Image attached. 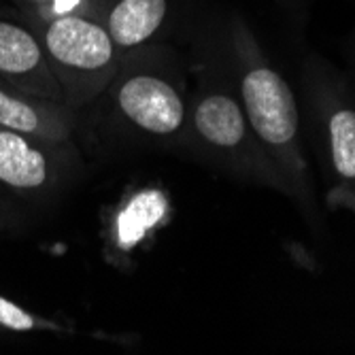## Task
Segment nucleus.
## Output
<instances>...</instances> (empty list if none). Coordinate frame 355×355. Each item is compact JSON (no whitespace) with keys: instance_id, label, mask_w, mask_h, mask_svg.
Listing matches in <instances>:
<instances>
[{"instance_id":"nucleus-10","label":"nucleus","mask_w":355,"mask_h":355,"mask_svg":"<svg viewBox=\"0 0 355 355\" xmlns=\"http://www.w3.org/2000/svg\"><path fill=\"white\" fill-rule=\"evenodd\" d=\"M328 137H330V153L336 173L355 181V111L338 109L332 113L328 121Z\"/></svg>"},{"instance_id":"nucleus-11","label":"nucleus","mask_w":355,"mask_h":355,"mask_svg":"<svg viewBox=\"0 0 355 355\" xmlns=\"http://www.w3.org/2000/svg\"><path fill=\"white\" fill-rule=\"evenodd\" d=\"M103 0H43L35 9L30 11H19L32 26L47 24L51 19L60 17H71V15H81V17H92L98 21V11H101Z\"/></svg>"},{"instance_id":"nucleus-2","label":"nucleus","mask_w":355,"mask_h":355,"mask_svg":"<svg viewBox=\"0 0 355 355\" xmlns=\"http://www.w3.org/2000/svg\"><path fill=\"white\" fill-rule=\"evenodd\" d=\"M73 111L101 98L119 71L121 51L107 28L92 17L71 15L32 26Z\"/></svg>"},{"instance_id":"nucleus-4","label":"nucleus","mask_w":355,"mask_h":355,"mask_svg":"<svg viewBox=\"0 0 355 355\" xmlns=\"http://www.w3.org/2000/svg\"><path fill=\"white\" fill-rule=\"evenodd\" d=\"M69 143L0 125V185L28 198L49 193L69 168Z\"/></svg>"},{"instance_id":"nucleus-6","label":"nucleus","mask_w":355,"mask_h":355,"mask_svg":"<svg viewBox=\"0 0 355 355\" xmlns=\"http://www.w3.org/2000/svg\"><path fill=\"white\" fill-rule=\"evenodd\" d=\"M249 121L234 96L223 89H211L200 79V87L189 98L187 139L196 141L207 151L236 153L247 141Z\"/></svg>"},{"instance_id":"nucleus-3","label":"nucleus","mask_w":355,"mask_h":355,"mask_svg":"<svg viewBox=\"0 0 355 355\" xmlns=\"http://www.w3.org/2000/svg\"><path fill=\"white\" fill-rule=\"evenodd\" d=\"M236 47L247 64L241 75V107L249 128L264 145L292 149L298 135V107L292 89L277 71L255 60L245 37L236 39Z\"/></svg>"},{"instance_id":"nucleus-1","label":"nucleus","mask_w":355,"mask_h":355,"mask_svg":"<svg viewBox=\"0 0 355 355\" xmlns=\"http://www.w3.org/2000/svg\"><path fill=\"white\" fill-rule=\"evenodd\" d=\"M113 121L137 139L183 145L189 96L175 53L151 43L121 55L119 71L105 89Z\"/></svg>"},{"instance_id":"nucleus-7","label":"nucleus","mask_w":355,"mask_h":355,"mask_svg":"<svg viewBox=\"0 0 355 355\" xmlns=\"http://www.w3.org/2000/svg\"><path fill=\"white\" fill-rule=\"evenodd\" d=\"M171 217V200L157 187H143L123 196L107 225V257L111 262H128L130 255L151 239Z\"/></svg>"},{"instance_id":"nucleus-12","label":"nucleus","mask_w":355,"mask_h":355,"mask_svg":"<svg viewBox=\"0 0 355 355\" xmlns=\"http://www.w3.org/2000/svg\"><path fill=\"white\" fill-rule=\"evenodd\" d=\"M0 330L9 332H37V330H49V332H64V328L55 321H49L41 315L28 313L19 304L11 302L9 298L0 296Z\"/></svg>"},{"instance_id":"nucleus-5","label":"nucleus","mask_w":355,"mask_h":355,"mask_svg":"<svg viewBox=\"0 0 355 355\" xmlns=\"http://www.w3.org/2000/svg\"><path fill=\"white\" fill-rule=\"evenodd\" d=\"M0 81L41 101L64 103L37 30L15 9L0 7Z\"/></svg>"},{"instance_id":"nucleus-8","label":"nucleus","mask_w":355,"mask_h":355,"mask_svg":"<svg viewBox=\"0 0 355 355\" xmlns=\"http://www.w3.org/2000/svg\"><path fill=\"white\" fill-rule=\"evenodd\" d=\"M175 17V0H103L98 21L123 53L159 43Z\"/></svg>"},{"instance_id":"nucleus-13","label":"nucleus","mask_w":355,"mask_h":355,"mask_svg":"<svg viewBox=\"0 0 355 355\" xmlns=\"http://www.w3.org/2000/svg\"><path fill=\"white\" fill-rule=\"evenodd\" d=\"M11 3L17 7V11H30V9H35L39 3H43V0H11Z\"/></svg>"},{"instance_id":"nucleus-9","label":"nucleus","mask_w":355,"mask_h":355,"mask_svg":"<svg viewBox=\"0 0 355 355\" xmlns=\"http://www.w3.org/2000/svg\"><path fill=\"white\" fill-rule=\"evenodd\" d=\"M0 125L47 141H71L77 125V111L69 105L21 94L0 81Z\"/></svg>"}]
</instances>
